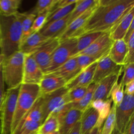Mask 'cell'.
<instances>
[{
    "mask_svg": "<svg viewBox=\"0 0 134 134\" xmlns=\"http://www.w3.org/2000/svg\"><path fill=\"white\" fill-rule=\"evenodd\" d=\"M133 7V0H99V5L84 26L81 35L94 32L109 33Z\"/></svg>",
    "mask_w": 134,
    "mask_h": 134,
    "instance_id": "obj_1",
    "label": "cell"
},
{
    "mask_svg": "<svg viewBox=\"0 0 134 134\" xmlns=\"http://www.w3.org/2000/svg\"><path fill=\"white\" fill-rule=\"evenodd\" d=\"M24 13L18 12L11 16L0 14V52L9 57L19 51L22 37L21 23Z\"/></svg>",
    "mask_w": 134,
    "mask_h": 134,
    "instance_id": "obj_2",
    "label": "cell"
},
{
    "mask_svg": "<svg viewBox=\"0 0 134 134\" xmlns=\"http://www.w3.org/2000/svg\"><path fill=\"white\" fill-rule=\"evenodd\" d=\"M40 97L39 85L22 84L20 87L15 111L13 119L12 134L16 130L18 124Z\"/></svg>",
    "mask_w": 134,
    "mask_h": 134,
    "instance_id": "obj_3",
    "label": "cell"
},
{
    "mask_svg": "<svg viewBox=\"0 0 134 134\" xmlns=\"http://www.w3.org/2000/svg\"><path fill=\"white\" fill-rule=\"evenodd\" d=\"M24 58L25 55L18 51L4 60L1 71L7 90L15 88L22 84Z\"/></svg>",
    "mask_w": 134,
    "mask_h": 134,
    "instance_id": "obj_4",
    "label": "cell"
},
{
    "mask_svg": "<svg viewBox=\"0 0 134 134\" xmlns=\"http://www.w3.org/2000/svg\"><path fill=\"white\" fill-rule=\"evenodd\" d=\"M20 87L7 90L0 106V134H12L13 119Z\"/></svg>",
    "mask_w": 134,
    "mask_h": 134,
    "instance_id": "obj_5",
    "label": "cell"
},
{
    "mask_svg": "<svg viewBox=\"0 0 134 134\" xmlns=\"http://www.w3.org/2000/svg\"><path fill=\"white\" fill-rule=\"evenodd\" d=\"M77 42V38H69L60 41L52 54L49 65L44 75L52 73L69 59L75 57Z\"/></svg>",
    "mask_w": 134,
    "mask_h": 134,
    "instance_id": "obj_6",
    "label": "cell"
},
{
    "mask_svg": "<svg viewBox=\"0 0 134 134\" xmlns=\"http://www.w3.org/2000/svg\"><path fill=\"white\" fill-rule=\"evenodd\" d=\"M83 112L72 108V103H67L52 113L57 117L59 122L60 134H68L78 122L80 121Z\"/></svg>",
    "mask_w": 134,
    "mask_h": 134,
    "instance_id": "obj_7",
    "label": "cell"
},
{
    "mask_svg": "<svg viewBox=\"0 0 134 134\" xmlns=\"http://www.w3.org/2000/svg\"><path fill=\"white\" fill-rule=\"evenodd\" d=\"M133 96L124 94L122 103L115 108V127L113 134H122L131 117L133 116Z\"/></svg>",
    "mask_w": 134,
    "mask_h": 134,
    "instance_id": "obj_8",
    "label": "cell"
},
{
    "mask_svg": "<svg viewBox=\"0 0 134 134\" xmlns=\"http://www.w3.org/2000/svg\"><path fill=\"white\" fill-rule=\"evenodd\" d=\"M68 90H69L65 86L51 94L40 96L42 98L43 122L50 115L57 111L64 105L69 103L67 98Z\"/></svg>",
    "mask_w": 134,
    "mask_h": 134,
    "instance_id": "obj_9",
    "label": "cell"
},
{
    "mask_svg": "<svg viewBox=\"0 0 134 134\" xmlns=\"http://www.w3.org/2000/svg\"><path fill=\"white\" fill-rule=\"evenodd\" d=\"M98 5H99V0L96 5L86 10L81 15H80L74 20L72 21L67 26L64 31L59 36L57 37L60 42L65 40V39H69V38H77L81 36L82 29L83 28L86 22L91 16V15L98 7Z\"/></svg>",
    "mask_w": 134,
    "mask_h": 134,
    "instance_id": "obj_10",
    "label": "cell"
},
{
    "mask_svg": "<svg viewBox=\"0 0 134 134\" xmlns=\"http://www.w3.org/2000/svg\"><path fill=\"white\" fill-rule=\"evenodd\" d=\"M123 69L124 66L115 64L107 54L97 62L93 82L98 83L102 79L112 75L121 74Z\"/></svg>",
    "mask_w": 134,
    "mask_h": 134,
    "instance_id": "obj_11",
    "label": "cell"
},
{
    "mask_svg": "<svg viewBox=\"0 0 134 134\" xmlns=\"http://www.w3.org/2000/svg\"><path fill=\"white\" fill-rule=\"evenodd\" d=\"M59 44L60 41L57 37L51 38L33 54L34 58L43 73L48 68L52 54Z\"/></svg>",
    "mask_w": 134,
    "mask_h": 134,
    "instance_id": "obj_12",
    "label": "cell"
},
{
    "mask_svg": "<svg viewBox=\"0 0 134 134\" xmlns=\"http://www.w3.org/2000/svg\"><path fill=\"white\" fill-rule=\"evenodd\" d=\"M44 73L37 64L33 54L25 55L22 84L39 85Z\"/></svg>",
    "mask_w": 134,
    "mask_h": 134,
    "instance_id": "obj_13",
    "label": "cell"
},
{
    "mask_svg": "<svg viewBox=\"0 0 134 134\" xmlns=\"http://www.w3.org/2000/svg\"><path fill=\"white\" fill-rule=\"evenodd\" d=\"M66 84V81L60 76L53 73L44 74L39 84L40 96H44L65 87Z\"/></svg>",
    "mask_w": 134,
    "mask_h": 134,
    "instance_id": "obj_14",
    "label": "cell"
},
{
    "mask_svg": "<svg viewBox=\"0 0 134 134\" xmlns=\"http://www.w3.org/2000/svg\"><path fill=\"white\" fill-rule=\"evenodd\" d=\"M113 41L111 39L109 33H103L87 48L79 54V55H100L109 53Z\"/></svg>",
    "mask_w": 134,
    "mask_h": 134,
    "instance_id": "obj_15",
    "label": "cell"
},
{
    "mask_svg": "<svg viewBox=\"0 0 134 134\" xmlns=\"http://www.w3.org/2000/svg\"><path fill=\"white\" fill-rule=\"evenodd\" d=\"M120 74L110 75L96 83L92 101L100 99L106 101L110 99V95L113 86L118 82Z\"/></svg>",
    "mask_w": 134,
    "mask_h": 134,
    "instance_id": "obj_16",
    "label": "cell"
},
{
    "mask_svg": "<svg viewBox=\"0 0 134 134\" xmlns=\"http://www.w3.org/2000/svg\"><path fill=\"white\" fill-rule=\"evenodd\" d=\"M48 39L43 36L39 31L33 33L21 43L19 51L24 55L33 54Z\"/></svg>",
    "mask_w": 134,
    "mask_h": 134,
    "instance_id": "obj_17",
    "label": "cell"
},
{
    "mask_svg": "<svg viewBox=\"0 0 134 134\" xmlns=\"http://www.w3.org/2000/svg\"><path fill=\"white\" fill-rule=\"evenodd\" d=\"M133 18L134 7L124 14V16L120 19L117 24L109 32L111 39L113 41L124 39L130 26L134 21Z\"/></svg>",
    "mask_w": 134,
    "mask_h": 134,
    "instance_id": "obj_18",
    "label": "cell"
},
{
    "mask_svg": "<svg viewBox=\"0 0 134 134\" xmlns=\"http://www.w3.org/2000/svg\"><path fill=\"white\" fill-rule=\"evenodd\" d=\"M97 62L94 63L77 75L74 79L67 82L65 87L68 90L82 86H88L93 82Z\"/></svg>",
    "mask_w": 134,
    "mask_h": 134,
    "instance_id": "obj_19",
    "label": "cell"
},
{
    "mask_svg": "<svg viewBox=\"0 0 134 134\" xmlns=\"http://www.w3.org/2000/svg\"><path fill=\"white\" fill-rule=\"evenodd\" d=\"M128 52L127 44L123 39L114 41L109 51V56L116 64L124 66Z\"/></svg>",
    "mask_w": 134,
    "mask_h": 134,
    "instance_id": "obj_20",
    "label": "cell"
},
{
    "mask_svg": "<svg viewBox=\"0 0 134 134\" xmlns=\"http://www.w3.org/2000/svg\"><path fill=\"white\" fill-rule=\"evenodd\" d=\"M69 17V15H68L62 19L52 22L43 27L39 32L48 39L57 37L68 26Z\"/></svg>",
    "mask_w": 134,
    "mask_h": 134,
    "instance_id": "obj_21",
    "label": "cell"
},
{
    "mask_svg": "<svg viewBox=\"0 0 134 134\" xmlns=\"http://www.w3.org/2000/svg\"><path fill=\"white\" fill-rule=\"evenodd\" d=\"M98 120H99V115L94 108L89 107L88 108L86 109L82 113L80 120L81 134H85L94 127L97 126Z\"/></svg>",
    "mask_w": 134,
    "mask_h": 134,
    "instance_id": "obj_22",
    "label": "cell"
},
{
    "mask_svg": "<svg viewBox=\"0 0 134 134\" xmlns=\"http://www.w3.org/2000/svg\"><path fill=\"white\" fill-rule=\"evenodd\" d=\"M77 62L76 57L69 59L65 64L54 71L51 73L60 76L66 81L67 82L70 81L77 75Z\"/></svg>",
    "mask_w": 134,
    "mask_h": 134,
    "instance_id": "obj_23",
    "label": "cell"
},
{
    "mask_svg": "<svg viewBox=\"0 0 134 134\" xmlns=\"http://www.w3.org/2000/svg\"><path fill=\"white\" fill-rule=\"evenodd\" d=\"M111 103H112V101L111 99H109L106 101L97 99L91 102L90 107L94 108L99 115V120H98L97 126L102 128L105 120L111 111V107H112Z\"/></svg>",
    "mask_w": 134,
    "mask_h": 134,
    "instance_id": "obj_24",
    "label": "cell"
},
{
    "mask_svg": "<svg viewBox=\"0 0 134 134\" xmlns=\"http://www.w3.org/2000/svg\"><path fill=\"white\" fill-rule=\"evenodd\" d=\"M25 121H32L36 122L43 123V111H42V98L39 97L34 105L32 106L30 111L27 112L26 116L23 118L20 124H18V127ZM17 127V128H18ZM17 129V128H16Z\"/></svg>",
    "mask_w": 134,
    "mask_h": 134,
    "instance_id": "obj_25",
    "label": "cell"
},
{
    "mask_svg": "<svg viewBox=\"0 0 134 134\" xmlns=\"http://www.w3.org/2000/svg\"><path fill=\"white\" fill-rule=\"evenodd\" d=\"M96 87V83L92 82L88 86L87 90L82 99L75 103H72V108L75 109L82 112H84L86 109L88 108L90 105V103L92 102Z\"/></svg>",
    "mask_w": 134,
    "mask_h": 134,
    "instance_id": "obj_26",
    "label": "cell"
},
{
    "mask_svg": "<svg viewBox=\"0 0 134 134\" xmlns=\"http://www.w3.org/2000/svg\"><path fill=\"white\" fill-rule=\"evenodd\" d=\"M103 34V33L101 32L89 33V34H84V35H82L77 37V42L75 50L76 55L75 57H76L79 54L85 51L86 48H87L90 44H92Z\"/></svg>",
    "mask_w": 134,
    "mask_h": 134,
    "instance_id": "obj_27",
    "label": "cell"
},
{
    "mask_svg": "<svg viewBox=\"0 0 134 134\" xmlns=\"http://www.w3.org/2000/svg\"><path fill=\"white\" fill-rule=\"evenodd\" d=\"M98 1V0H77L74 9L69 14L68 25L86 10L96 5Z\"/></svg>",
    "mask_w": 134,
    "mask_h": 134,
    "instance_id": "obj_28",
    "label": "cell"
},
{
    "mask_svg": "<svg viewBox=\"0 0 134 134\" xmlns=\"http://www.w3.org/2000/svg\"><path fill=\"white\" fill-rule=\"evenodd\" d=\"M75 6V3L72 4V5H69V6L65 7L54 9L51 12V13L48 15V17L47 18L45 24H44V27L48 26V24L54 22V21L62 19V18L69 15L70 13L72 12V10H73V9H74Z\"/></svg>",
    "mask_w": 134,
    "mask_h": 134,
    "instance_id": "obj_29",
    "label": "cell"
},
{
    "mask_svg": "<svg viewBox=\"0 0 134 134\" xmlns=\"http://www.w3.org/2000/svg\"><path fill=\"white\" fill-rule=\"evenodd\" d=\"M21 0H0V14L11 16L18 13Z\"/></svg>",
    "mask_w": 134,
    "mask_h": 134,
    "instance_id": "obj_30",
    "label": "cell"
},
{
    "mask_svg": "<svg viewBox=\"0 0 134 134\" xmlns=\"http://www.w3.org/2000/svg\"><path fill=\"white\" fill-rule=\"evenodd\" d=\"M59 130V122L57 117L54 114H51L43 122L38 130L37 134H48Z\"/></svg>",
    "mask_w": 134,
    "mask_h": 134,
    "instance_id": "obj_31",
    "label": "cell"
},
{
    "mask_svg": "<svg viewBox=\"0 0 134 134\" xmlns=\"http://www.w3.org/2000/svg\"><path fill=\"white\" fill-rule=\"evenodd\" d=\"M108 54V53H107ZM106 54L100 55H79L76 56L77 62V75L94 63L97 62L100 58Z\"/></svg>",
    "mask_w": 134,
    "mask_h": 134,
    "instance_id": "obj_32",
    "label": "cell"
},
{
    "mask_svg": "<svg viewBox=\"0 0 134 134\" xmlns=\"http://www.w3.org/2000/svg\"><path fill=\"white\" fill-rule=\"evenodd\" d=\"M58 0H39L30 13L37 16L44 12L54 10Z\"/></svg>",
    "mask_w": 134,
    "mask_h": 134,
    "instance_id": "obj_33",
    "label": "cell"
},
{
    "mask_svg": "<svg viewBox=\"0 0 134 134\" xmlns=\"http://www.w3.org/2000/svg\"><path fill=\"white\" fill-rule=\"evenodd\" d=\"M36 16L30 13H25V15L21 23V30H22V37L21 43L31 34V29L32 27L33 22Z\"/></svg>",
    "mask_w": 134,
    "mask_h": 134,
    "instance_id": "obj_34",
    "label": "cell"
},
{
    "mask_svg": "<svg viewBox=\"0 0 134 134\" xmlns=\"http://www.w3.org/2000/svg\"><path fill=\"white\" fill-rule=\"evenodd\" d=\"M43 123L25 121L17 128L13 134H34L38 132Z\"/></svg>",
    "mask_w": 134,
    "mask_h": 134,
    "instance_id": "obj_35",
    "label": "cell"
},
{
    "mask_svg": "<svg viewBox=\"0 0 134 134\" xmlns=\"http://www.w3.org/2000/svg\"><path fill=\"white\" fill-rule=\"evenodd\" d=\"M115 107L113 105L111 107L109 114L105 120L102 126L99 134H113L115 127Z\"/></svg>",
    "mask_w": 134,
    "mask_h": 134,
    "instance_id": "obj_36",
    "label": "cell"
},
{
    "mask_svg": "<svg viewBox=\"0 0 134 134\" xmlns=\"http://www.w3.org/2000/svg\"><path fill=\"white\" fill-rule=\"evenodd\" d=\"M124 96V85L120 81V83H116L113 86L110 95V99L113 102L115 107L119 106L122 103Z\"/></svg>",
    "mask_w": 134,
    "mask_h": 134,
    "instance_id": "obj_37",
    "label": "cell"
},
{
    "mask_svg": "<svg viewBox=\"0 0 134 134\" xmlns=\"http://www.w3.org/2000/svg\"><path fill=\"white\" fill-rule=\"evenodd\" d=\"M87 88L88 86H82V87L75 88L68 90L67 98L69 103H75L81 100L82 97L85 96L87 90Z\"/></svg>",
    "mask_w": 134,
    "mask_h": 134,
    "instance_id": "obj_38",
    "label": "cell"
},
{
    "mask_svg": "<svg viewBox=\"0 0 134 134\" xmlns=\"http://www.w3.org/2000/svg\"><path fill=\"white\" fill-rule=\"evenodd\" d=\"M50 13H51V12L47 11L36 16L34 22H33L32 27L31 29V34L39 32L43 29Z\"/></svg>",
    "mask_w": 134,
    "mask_h": 134,
    "instance_id": "obj_39",
    "label": "cell"
},
{
    "mask_svg": "<svg viewBox=\"0 0 134 134\" xmlns=\"http://www.w3.org/2000/svg\"><path fill=\"white\" fill-rule=\"evenodd\" d=\"M123 70L124 76L122 79L121 82L125 86L128 82L134 81V63H130L124 65Z\"/></svg>",
    "mask_w": 134,
    "mask_h": 134,
    "instance_id": "obj_40",
    "label": "cell"
},
{
    "mask_svg": "<svg viewBox=\"0 0 134 134\" xmlns=\"http://www.w3.org/2000/svg\"><path fill=\"white\" fill-rule=\"evenodd\" d=\"M126 44L128 47V52L124 60V65L130 63H134V34L131 36Z\"/></svg>",
    "mask_w": 134,
    "mask_h": 134,
    "instance_id": "obj_41",
    "label": "cell"
},
{
    "mask_svg": "<svg viewBox=\"0 0 134 134\" xmlns=\"http://www.w3.org/2000/svg\"><path fill=\"white\" fill-rule=\"evenodd\" d=\"M134 115L131 117L122 134H134Z\"/></svg>",
    "mask_w": 134,
    "mask_h": 134,
    "instance_id": "obj_42",
    "label": "cell"
},
{
    "mask_svg": "<svg viewBox=\"0 0 134 134\" xmlns=\"http://www.w3.org/2000/svg\"><path fill=\"white\" fill-rule=\"evenodd\" d=\"M77 0H58L57 4L55 6L54 9H59V8L65 7L69 6L72 4L76 3Z\"/></svg>",
    "mask_w": 134,
    "mask_h": 134,
    "instance_id": "obj_43",
    "label": "cell"
},
{
    "mask_svg": "<svg viewBox=\"0 0 134 134\" xmlns=\"http://www.w3.org/2000/svg\"><path fill=\"white\" fill-rule=\"evenodd\" d=\"M124 94L130 96H133L134 94V81L128 82L124 86Z\"/></svg>",
    "mask_w": 134,
    "mask_h": 134,
    "instance_id": "obj_44",
    "label": "cell"
},
{
    "mask_svg": "<svg viewBox=\"0 0 134 134\" xmlns=\"http://www.w3.org/2000/svg\"><path fill=\"white\" fill-rule=\"evenodd\" d=\"M4 86H5V83H4L3 79L2 76V71H1V69L0 70V106H1V102H2L4 94H5V92H4Z\"/></svg>",
    "mask_w": 134,
    "mask_h": 134,
    "instance_id": "obj_45",
    "label": "cell"
},
{
    "mask_svg": "<svg viewBox=\"0 0 134 134\" xmlns=\"http://www.w3.org/2000/svg\"><path fill=\"white\" fill-rule=\"evenodd\" d=\"M133 34H134V21L132 22L131 26H130L129 29H128V31H127L126 34L123 40L125 41L126 43H127L128 42V41H129L130 38L131 36H132V35H133Z\"/></svg>",
    "mask_w": 134,
    "mask_h": 134,
    "instance_id": "obj_46",
    "label": "cell"
},
{
    "mask_svg": "<svg viewBox=\"0 0 134 134\" xmlns=\"http://www.w3.org/2000/svg\"><path fill=\"white\" fill-rule=\"evenodd\" d=\"M68 134H81V122H78L77 124H75L73 129L69 132Z\"/></svg>",
    "mask_w": 134,
    "mask_h": 134,
    "instance_id": "obj_47",
    "label": "cell"
},
{
    "mask_svg": "<svg viewBox=\"0 0 134 134\" xmlns=\"http://www.w3.org/2000/svg\"><path fill=\"white\" fill-rule=\"evenodd\" d=\"M101 130V128L98 126H96L94 127V128H92V130H90V131L87 132L86 133H85V134H99V132H100Z\"/></svg>",
    "mask_w": 134,
    "mask_h": 134,
    "instance_id": "obj_48",
    "label": "cell"
},
{
    "mask_svg": "<svg viewBox=\"0 0 134 134\" xmlns=\"http://www.w3.org/2000/svg\"><path fill=\"white\" fill-rule=\"evenodd\" d=\"M5 56L2 54L0 52V70L1 69V67H2V64L4 60H5Z\"/></svg>",
    "mask_w": 134,
    "mask_h": 134,
    "instance_id": "obj_49",
    "label": "cell"
},
{
    "mask_svg": "<svg viewBox=\"0 0 134 134\" xmlns=\"http://www.w3.org/2000/svg\"><path fill=\"white\" fill-rule=\"evenodd\" d=\"M48 134H60V133H59V132L58 131V132H52V133H50Z\"/></svg>",
    "mask_w": 134,
    "mask_h": 134,
    "instance_id": "obj_50",
    "label": "cell"
},
{
    "mask_svg": "<svg viewBox=\"0 0 134 134\" xmlns=\"http://www.w3.org/2000/svg\"><path fill=\"white\" fill-rule=\"evenodd\" d=\"M0 43H1V38H0Z\"/></svg>",
    "mask_w": 134,
    "mask_h": 134,
    "instance_id": "obj_51",
    "label": "cell"
},
{
    "mask_svg": "<svg viewBox=\"0 0 134 134\" xmlns=\"http://www.w3.org/2000/svg\"><path fill=\"white\" fill-rule=\"evenodd\" d=\"M34 134H37V133H34Z\"/></svg>",
    "mask_w": 134,
    "mask_h": 134,
    "instance_id": "obj_52",
    "label": "cell"
},
{
    "mask_svg": "<svg viewBox=\"0 0 134 134\" xmlns=\"http://www.w3.org/2000/svg\"><path fill=\"white\" fill-rule=\"evenodd\" d=\"M99 133H100V132H99Z\"/></svg>",
    "mask_w": 134,
    "mask_h": 134,
    "instance_id": "obj_53",
    "label": "cell"
}]
</instances>
